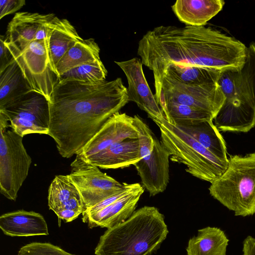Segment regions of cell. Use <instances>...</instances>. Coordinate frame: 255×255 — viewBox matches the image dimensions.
I'll list each match as a JSON object with an SVG mask.
<instances>
[{"label": "cell", "instance_id": "cell-1", "mask_svg": "<svg viewBox=\"0 0 255 255\" xmlns=\"http://www.w3.org/2000/svg\"><path fill=\"white\" fill-rule=\"evenodd\" d=\"M247 47L241 41L211 27L161 25L148 31L139 41L137 54L152 71L154 97L158 104L163 76L172 63L220 70L240 69Z\"/></svg>", "mask_w": 255, "mask_h": 255}, {"label": "cell", "instance_id": "cell-2", "mask_svg": "<svg viewBox=\"0 0 255 255\" xmlns=\"http://www.w3.org/2000/svg\"><path fill=\"white\" fill-rule=\"evenodd\" d=\"M120 78L107 81H59L49 101L48 134L60 154L79 152L107 121L129 102Z\"/></svg>", "mask_w": 255, "mask_h": 255}, {"label": "cell", "instance_id": "cell-3", "mask_svg": "<svg viewBox=\"0 0 255 255\" xmlns=\"http://www.w3.org/2000/svg\"><path fill=\"white\" fill-rule=\"evenodd\" d=\"M168 233L163 215L155 207L145 206L125 222L108 229L95 249L96 255H149Z\"/></svg>", "mask_w": 255, "mask_h": 255}, {"label": "cell", "instance_id": "cell-4", "mask_svg": "<svg viewBox=\"0 0 255 255\" xmlns=\"http://www.w3.org/2000/svg\"><path fill=\"white\" fill-rule=\"evenodd\" d=\"M218 83L225 100L215 126L219 131L248 132L255 126V43L247 47L242 68L222 71Z\"/></svg>", "mask_w": 255, "mask_h": 255}, {"label": "cell", "instance_id": "cell-5", "mask_svg": "<svg viewBox=\"0 0 255 255\" xmlns=\"http://www.w3.org/2000/svg\"><path fill=\"white\" fill-rule=\"evenodd\" d=\"M210 195L237 216L255 214V152L228 158L224 172L211 183Z\"/></svg>", "mask_w": 255, "mask_h": 255}, {"label": "cell", "instance_id": "cell-6", "mask_svg": "<svg viewBox=\"0 0 255 255\" xmlns=\"http://www.w3.org/2000/svg\"><path fill=\"white\" fill-rule=\"evenodd\" d=\"M156 125L160 141L169 152L171 160L186 166V171L192 176L211 183L227 169L228 162L217 158L165 117Z\"/></svg>", "mask_w": 255, "mask_h": 255}, {"label": "cell", "instance_id": "cell-7", "mask_svg": "<svg viewBox=\"0 0 255 255\" xmlns=\"http://www.w3.org/2000/svg\"><path fill=\"white\" fill-rule=\"evenodd\" d=\"M138 132L141 159L135 166L143 187L154 196L163 192L169 181L170 154L149 127L138 116H133Z\"/></svg>", "mask_w": 255, "mask_h": 255}, {"label": "cell", "instance_id": "cell-8", "mask_svg": "<svg viewBox=\"0 0 255 255\" xmlns=\"http://www.w3.org/2000/svg\"><path fill=\"white\" fill-rule=\"evenodd\" d=\"M7 128L0 126V192L7 199L15 201L32 159L24 146L23 137Z\"/></svg>", "mask_w": 255, "mask_h": 255}, {"label": "cell", "instance_id": "cell-9", "mask_svg": "<svg viewBox=\"0 0 255 255\" xmlns=\"http://www.w3.org/2000/svg\"><path fill=\"white\" fill-rule=\"evenodd\" d=\"M5 44L31 90L43 95L49 101L59 82V76L50 63L48 46L44 40H33L21 51L5 40Z\"/></svg>", "mask_w": 255, "mask_h": 255}, {"label": "cell", "instance_id": "cell-10", "mask_svg": "<svg viewBox=\"0 0 255 255\" xmlns=\"http://www.w3.org/2000/svg\"><path fill=\"white\" fill-rule=\"evenodd\" d=\"M9 121V127L19 135L48 134L50 122L49 101L31 91L0 110Z\"/></svg>", "mask_w": 255, "mask_h": 255}, {"label": "cell", "instance_id": "cell-11", "mask_svg": "<svg viewBox=\"0 0 255 255\" xmlns=\"http://www.w3.org/2000/svg\"><path fill=\"white\" fill-rule=\"evenodd\" d=\"M225 100L218 83L189 85L164 77L159 105L161 107L166 102L183 104L206 112L214 119Z\"/></svg>", "mask_w": 255, "mask_h": 255}, {"label": "cell", "instance_id": "cell-12", "mask_svg": "<svg viewBox=\"0 0 255 255\" xmlns=\"http://www.w3.org/2000/svg\"><path fill=\"white\" fill-rule=\"evenodd\" d=\"M99 168L79 154L71 164L68 175L82 196L85 209L117 194L124 187V183H120Z\"/></svg>", "mask_w": 255, "mask_h": 255}, {"label": "cell", "instance_id": "cell-13", "mask_svg": "<svg viewBox=\"0 0 255 255\" xmlns=\"http://www.w3.org/2000/svg\"><path fill=\"white\" fill-rule=\"evenodd\" d=\"M115 62L127 77L129 101L134 102L156 124L159 123L165 116L146 81L140 59Z\"/></svg>", "mask_w": 255, "mask_h": 255}, {"label": "cell", "instance_id": "cell-14", "mask_svg": "<svg viewBox=\"0 0 255 255\" xmlns=\"http://www.w3.org/2000/svg\"><path fill=\"white\" fill-rule=\"evenodd\" d=\"M48 205L59 220L70 222L82 214L85 206L82 196L68 175H56L48 190Z\"/></svg>", "mask_w": 255, "mask_h": 255}, {"label": "cell", "instance_id": "cell-15", "mask_svg": "<svg viewBox=\"0 0 255 255\" xmlns=\"http://www.w3.org/2000/svg\"><path fill=\"white\" fill-rule=\"evenodd\" d=\"M128 138H138L133 118L126 113L118 112L107 121L101 129L77 154L86 160L113 143Z\"/></svg>", "mask_w": 255, "mask_h": 255}, {"label": "cell", "instance_id": "cell-16", "mask_svg": "<svg viewBox=\"0 0 255 255\" xmlns=\"http://www.w3.org/2000/svg\"><path fill=\"white\" fill-rule=\"evenodd\" d=\"M144 192L141 185L136 190L93 212L82 213V221L90 228L109 229L127 220L133 212Z\"/></svg>", "mask_w": 255, "mask_h": 255}, {"label": "cell", "instance_id": "cell-17", "mask_svg": "<svg viewBox=\"0 0 255 255\" xmlns=\"http://www.w3.org/2000/svg\"><path fill=\"white\" fill-rule=\"evenodd\" d=\"M0 228L5 235L10 237L49 235L47 223L41 214L23 210L1 215Z\"/></svg>", "mask_w": 255, "mask_h": 255}, {"label": "cell", "instance_id": "cell-18", "mask_svg": "<svg viewBox=\"0 0 255 255\" xmlns=\"http://www.w3.org/2000/svg\"><path fill=\"white\" fill-rule=\"evenodd\" d=\"M140 159L138 139L128 138L113 143L86 161L103 169H117L133 165Z\"/></svg>", "mask_w": 255, "mask_h": 255}, {"label": "cell", "instance_id": "cell-19", "mask_svg": "<svg viewBox=\"0 0 255 255\" xmlns=\"http://www.w3.org/2000/svg\"><path fill=\"white\" fill-rule=\"evenodd\" d=\"M55 16L52 13L26 11L16 13L7 25L6 33L7 41L20 50H23L34 40L39 26Z\"/></svg>", "mask_w": 255, "mask_h": 255}, {"label": "cell", "instance_id": "cell-20", "mask_svg": "<svg viewBox=\"0 0 255 255\" xmlns=\"http://www.w3.org/2000/svg\"><path fill=\"white\" fill-rule=\"evenodd\" d=\"M223 0H178L172 9L182 22L186 25L202 26L223 8Z\"/></svg>", "mask_w": 255, "mask_h": 255}, {"label": "cell", "instance_id": "cell-21", "mask_svg": "<svg viewBox=\"0 0 255 255\" xmlns=\"http://www.w3.org/2000/svg\"><path fill=\"white\" fill-rule=\"evenodd\" d=\"M178 127L194 138L217 158L228 162L225 140L213 124V120H205L188 126Z\"/></svg>", "mask_w": 255, "mask_h": 255}, {"label": "cell", "instance_id": "cell-22", "mask_svg": "<svg viewBox=\"0 0 255 255\" xmlns=\"http://www.w3.org/2000/svg\"><path fill=\"white\" fill-rule=\"evenodd\" d=\"M229 242L220 228L207 227L199 230L197 235L189 240L187 255H226Z\"/></svg>", "mask_w": 255, "mask_h": 255}, {"label": "cell", "instance_id": "cell-23", "mask_svg": "<svg viewBox=\"0 0 255 255\" xmlns=\"http://www.w3.org/2000/svg\"><path fill=\"white\" fill-rule=\"evenodd\" d=\"M82 39L75 27L68 20L57 17L48 46L50 63L56 72V66L64 54L77 42Z\"/></svg>", "mask_w": 255, "mask_h": 255}, {"label": "cell", "instance_id": "cell-24", "mask_svg": "<svg viewBox=\"0 0 255 255\" xmlns=\"http://www.w3.org/2000/svg\"><path fill=\"white\" fill-rule=\"evenodd\" d=\"M222 71L209 67L172 63L165 70L163 79L166 77L189 85H203L218 83Z\"/></svg>", "mask_w": 255, "mask_h": 255}, {"label": "cell", "instance_id": "cell-25", "mask_svg": "<svg viewBox=\"0 0 255 255\" xmlns=\"http://www.w3.org/2000/svg\"><path fill=\"white\" fill-rule=\"evenodd\" d=\"M32 91L14 61L0 73V110Z\"/></svg>", "mask_w": 255, "mask_h": 255}, {"label": "cell", "instance_id": "cell-26", "mask_svg": "<svg viewBox=\"0 0 255 255\" xmlns=\"http://www.w3.org/2000/svg\"><path fill=\"white\" fill-rule=\"evenodd\" d=\"M100 47L94 39H83L64 54L56 66V71L59 76L70 69L100 60Z\"/></svg>", "mask_w": 255, "mask_h": 255}, {"label": "cell", "instance_id": "cell-27", "mask_svg": "<svg viewBox=\"0 0 255 255\" xmlns=\"http://www.w3.org/2000/svg\"><path fill=\"white\" fill-rule=\"evenodd\" d=\"M161 108L166 120L178 127L188 126L205 120H214L211 115L183 104L166 102Z\"/></svg>", "mask_w": 255, "mask_h": 255}, {"label": "cell", "instance_id": "cell-28", "mask_svg": "<svg viewBox=\"0 0 255 255\" xmlns=\"http://www.w3.org/2000/svg\"><path fill=\"white\" fill-rule=\"evenodd\" d=\"M108 71L101 60L86 63L59 75V81L97 82L106 80Z\"/></svg>", "mask_w": 255, "mask_h": 255}, {"label": "cell", "instance_id": "cell-29", "mask_svg": "<svg viewBox=\"0 0 255 255\" xmlns=\"http://www.w3.org/2000/svg\"><path fill=\"white\" fill-rule=\"evenodd\" d=\"M17 255H75L49 243L33 242L22 246Z\"/></svg>", "mask_w": 255, "mask_h": 255}, {"label": "cell", "instance_id": "cell-30", "mask_svg": "<svg viewBox=\"0 0 255 255\" xmlns=\"http://www.w3.org/2000/svg\"><path fill=\"white\" fill-rule=\"evenodd\" d=\"M6 35L0 37V73L12 64L14 59L5 44Z\"/></svg>", "mask_w": 255, "mask_h": 255}, {"label": "cell", "instance_id": "cell-31", "mask_svg": "<svg viewBox=\"0 0 255 255\" xmlns=\"http://www.w3.org/2000/svg\"><path fill=\"white\" fill-rule=\"evenodd\" d=\"M25 4L24 0H0V19L19 10Z\"/></svg>", "mask_w": 255, "mask_h": 255}, {"label": "cell", "instance_id": "cell-32", "mask_svg": "<svg viewBox=\"0 0 255 255\" xmlns=\"http://www.w3.org/2000/svg\"><path fill=\"white\" fill-rule=\"evenodd\" d=\"M243 255H255V238L249 236L243 243Z\"/></svg>", "mask_w": 255, "mask_h": 255}]
</instances>
